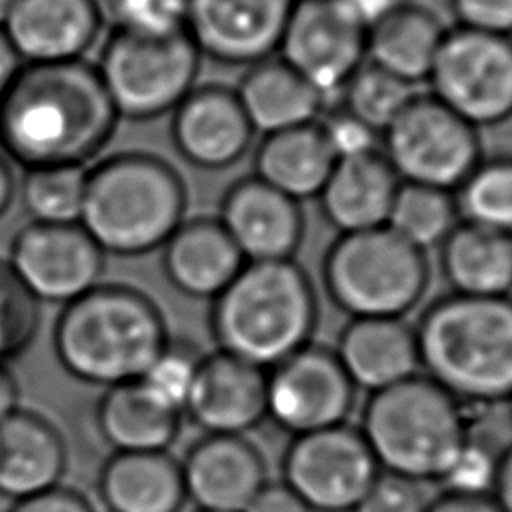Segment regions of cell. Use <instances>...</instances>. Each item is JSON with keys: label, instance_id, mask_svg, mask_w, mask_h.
<instances>
[{"label": "cell", "instance_id": "10", "mask_svg": "<svg viewBox=\"0 0 512 512\" xmlns=\"http://www.w3.org/2000/svg\"><path fill=\"white\" fill-rule=\"evenodd\" d=\"M428 92L474 128L512 118V36L448 28L426 78Z\"/></svg>", "mask_w": 512, "mask_h": 512}, {"label": "cell", "instance_id": "12", "mask_svg": "<svg viewBox=\"0 0 512 512\" xmlns=\"http://www.w3.org/2000/svg\"><path fill=\"white\" fill-rule=\"evenodd\" d=\"M356 392L334 348L310 342L266 370V420L290 438L346 424Z\"/></svg>", "mask_w": 512, "mask_h": 512}, {"label": "cell", "instance_id": "30", "mask_svg": "<svg viewBox=\"0 0 512 512\" xmlns=\"http://www.w3.org/2000/svg\"><path fill=\"white\" fill-rule=\"evenodd\" d=\"M96 426L114 452H166L180 434L182 414L134 380L104 388Z\"/></svg>", "mask_w": 512, "mask_h": 512}, {"label": "cell", "instance_id": "52", "mask_svg": "<svg viewBox=\"0 0 512 512\" xmlns=\"http://www.w3.org/2000/svg\"><path fill=\"white\" fill-rule=\"evenodd\" d=\"M196 512H208V510H196Z\"/></svg>", "mask_w": 512, "mask_h": 512}, {"label": "cell", "instance_id": "33", "mask_svg": "<svg viewBox=\"0 0 512 512\" xmlns=\"http://www.w3.org/2000/svg\"><path fill=\"white\" fill-rule=\"evenodd\" d=\"M88 166H46L24 170L18 194L30 222H78Z\"/></svg>", "mask_w": 512, "mask_h": 512}, {"label": "cell", "instance_id": "1", "mask_svg": "<svg viewBox=\"0 0 512 512\" xmlns=\"http://www.w3.org/2000/svg\"><path fill=\"white\" fill-rule=\"evenodd\" d=\"M118 114L94 64H22L0 98V154L24 170L86 166L114 134Z\"/></svg>", "mask_w": 512, "mask_h": 512}, {"label": "cell", "instance_id": "17", "mask_svg": "<svg viewBox=\"0 0 512 512\" xmlns=\"http://www.w3.org/2000/svg\"><path fill=\"white\" fill-rule=\"evenodd\" d=\"M170 114L176 152L200 170L234 166L256 134L234 88L222 84H196Z\"/></svg>", "mask_w": 512, "mask_h": 512}, {"label": "cell", "instance_id": "42", "mask_svg": "<svg viewBox=\"0 0 512 512\" xmlns=\"http://www.w3.org/2000/svg\"><path fill=\"white\" fill-rule=\"evenodd\" d=\"M6 512H96L88 498L78 490L54 486L46 492L12 502Z\"/></svg>", "mask_w": 512, "mask_h": 512}, {"label": "cell", "instance_id": "45", "mask_svg": "<svg viewBox=\"0 0 512 512\" xmlns=\"http://www.w3.org/2000/svg\"><path fill=\"white\" fill-rule=\"evenodd\" d=\"M500 512H512V444L500 452L498 476L490 496Z\"/></svg>", "mask_w": 512, "mask_h": 512}, {"label": "cell", "instance_id": "29", "mask_svg": "<svg viewBox=\"0 0 512 512\" xmlns=\"http://www.w3.org/2000/svg\"><path fill=\"white\" fill-rule=\"evenodd\" d=\"M438 248L450 292L480 298L512 296V234L460 220Z\"/></svg>", "mask_w": 512, "mask_h": 512}, {"label": "cell", "instance_id": "24", "mask_svg": "<svg viewBox=\"0 0 512 512\" xmlns=\"http://www.w3.org/2000/svg\"><path fill=\"white\" fill-rule=\"evenodd\" d=\"M68 466L62 432L34 410L0 420V496L12 502L60 486Z\"/></svg>", "mask_w": 512, "mask_h": 512}, {"label": "cell", "instance_id": "13", "mask_svg": "<svg viewBox=\"0 0 512 512\" xmlns=\"http://www.w3.org/2000/svg\"><path fill=\"white\" fill-rule=\"evenodd\" d=\"M366 34L344 0H294L278 56L328 98L366 62Z\"/></svg>", "mask_w": 512, "mask_h": 512}, {"label": "cell", "instance_id": "41", "mask_svg": "<svg viewBox=\"0 0 512 512\" xmlns=\"http://www.w3.org/2000/svg\"><path fill=\"white\" fill-rule=\"evenodd\" d=\"M454 26L512 36V0H448Z\"/></svg>", "mask_w": 512, "mask_h": 512}, {"label": "cell", "instance_id": "43", "mask_svg": "<svg viewBox=\"0 0 512 512\" xmlns=\"http://www.w3.org/2000/svg\"><path fill=\"white\" fill-rule=\"evenodd\" d=\"M244 512H312L282 480H268Z\"/></svg>", "mask_w": 512, "mask_h": 512}, {"label": "cell", "instance_id": "44", "mask_svg": "<svg viewBox=\"0 0 512 512\" xmlns=\"http://www.w3.org/2000/svg\"><path fill=\"white\" fill-rule=\"evenodd\" d=\"M426 512H500L490 496H458L442 492L430 500Z\"/></svg>", "mask_w": 512, "mask_h": 512}, {"label": "cell", "instance_id": "20", "mask_svg": "<svg viewBox=\"0 0 512 512\" xmlns=\"http://www.w3.org/2000/svg\"><path fill=\"white\" fill-rule=\"evenodd\" d=\"M100 28L92 0H14L2 24L24 64L80 60Z\"/></svg>", "mask_w": 512, "mask_h": 512}, {"label": "cell", "instance_id": "31", "mask_svg": "<svg viewBox=\"0 0 512 512\" xmlns=\"http://www.w3.org/2000/svg\"><path fill=\"white\" fill-rule=\"evenodd\" d=\"M460 222L450 190L400 182L386 226L404 242L426 252L438 248Z\"/></svg>", "mask_w": 512, "mask_h": 512}, {"label": "cell", "instance_id": "2", "mask_svg": "<svg viewBox=\"0 0 512 512\" xmlns=\"http://www.w3.org/2000/svg\"><path fill=\"white\" fill-rule=\"evenodd\" d=\"M420 372L458 402L492 406L512 398V296L446 292L414 324Z\"/></svg>", "mask_w": 512, "mask_h": 512}, {"label": "cell", "instance_id": "40", "mask_svg": "<svg viewBox=\"0 0 512 512\" xmlns=\"http://www.w3.org/2000/svg\"><path fill=\"white\" fill-rule=\"evenodd\" d=\"M318 124L336 160L378 150L380 134L374 132L370 126H366L362 120H358L354 114H350L342 104H338L326 116H320Z\"/></svg>", "mask_w": 512, "mask_h": 512}, {"label": "cell", "instance_id": "22", "mask_svg": "<svg viewBox=\"0 0 512 512\" xmlns=\"http://www.w3.org/2000/svg\"><path fill=\"white\" fill-rule=\"evenodd\" d=\"M400 178L382 150L338 158L316 200L338 234L386 226Z\"/></svg>", "mask_w": 512, "mask_h": 512}, {"label": "cell", "instance_id": "21", "mask_svg": "<svg viewBox=\"0 0 512 512\" xmlns=\"http://www.w3.org/2000/svg\"><path fill=\"white\" fill-rule=\"evenodd\" d=\"M334 354L356 390L368 394L420 374L416 332L404 318H350Z\"/></svg>", "mask_w": 512, "mask_h": 512}, {"label": "cell", "instance_id": "51", "mask_svg": "<svg viewBox=\"0 0 512 512\" xmlns=\"http://www.w3.org/2000/svg\"><path fill=\"white\" fill-rule=\"evenodd\" d=\"M508 406H510V416H512V398L508 400Z\"/></svg>", "mask_w": 512, "mask_h": 512}, {"label": "cell", "instance_id": "4", "mask_svg": "<svg viewBox=\"0 0 512 512\" xmlns=\"http://www.w3.org/2000/svg\"><path fill=\"white\" fill-rule=\"evenodd\" d=\"M318 314L312 278L294 258L244 262L210 300L208 328L216 350L270 370L312 342Z\"/></svg>", "mask_w": 512, "mask_h": 512}, {"label": "cell", "instance_id": "48", "mask_svg": "<svg viewBox=\"0 0 512 512\" xmlns=\"http://www.w3.org/2000/svg\"><path fill=\"white\" fill-rule=\"evenodd\" d=\"M344 2L364 22V26L370 28L384 14H388L400 0H344Z\"/></svg>", "mask_w": 512, "mask_h": 512}, {"label": "cell", "instance_id": "46", "mask_svg": "<svg viewBox=\"0 0 512 512\" xmlns=\"http://www.w3.org/2000/svg\"><path fill=\"white\" fill-rule=\"evenodd\" d=\"M20 386L6 362H0V420L10 416L20 406Z\"/></svg>", "mask_w": 512, "mask_h": 512}, {"label": "cell", "instance_id": "36", "mask_svg": "<svg viewBox=\"0 0 512 512\" xmlns=\"http://www.w3.org/2000/svg\"><path fill=\"white\" fill-rule=\"evenodd\" d=\"M204 352L190 340L172 338L154 358L140 382L166 406L184 416V404L192 390Z\"/></svg>", "mask_w": 512, "mask_h": 512}, {"label": "cell", "instance_id": "39", "mask_svg": "<svg viewBox=\"0 0 512 512\" xmlns=\"http://www.w3.org/2000/svg\"><path fill=\"white\" fill-rule=\"evenodd\" d=\"M428 504L424 484L380 472L352 512H426Z\"/></svg>", "mask_w": 512, "mask_h": 512}, {"label": "cell", "instance_id": "37", "mask_svg": "<svg viewBox=\"0 0 512 512\" xmlns=\"http://www.w3.org/2000/svg\"><path fill=\"white\" fill-rule=\"evenodd\" d=\"M500 452L502 450H496L486 440L468 436L436 484H440L442 492L448 494L492 496Z\"/></svg>", "mask_w": 512, "mask_h": 512}, {"label": "cell", "instance_id": "14", "mask_svg": "<svg viewBox=\"0 0 512 512\" xmlns=\"http://www.w3.org/2000/svg\"><path fill=\"white\" fill-rule=\"evenodd\" d=\"M106 254L78 224L28 222L10 244L8 264L42 304H68L96 284Z\"/></svg>", "mask_w": 512, "mask_h": 512}, {"label": "cell", "instance_id": "7", "mask_svg": "<svg viewBox=\"0 0 512 512\" xmlns=\"http://www.w3.org/2000/svg\"><path fill=\"white\" fill-rule=\"evenodd\" d=\"M426 252L388 226L338 234L322 258V286L350 318H404L428 290Z\"/></svg>", "mask_w": 512, "mask_h": 512}, {"label": "cell", "instance_id": "28", "mask_svg": "<svg viewBox=\"0 0 512 512\" xmlns=\"http://www.w3.org/2000/svg\"><path fill=\"white\" fill-rule=\"evenodd\" d=\"M334 162L336 156L316 120L262 134L254 150L252 174L296 202H304L318 196Z\"/></svg>", "mask_w": 512, "mask_h": 512}, {"label": "cell", "instance_id": "35", "mask_svg": "<svg viewBox=\"0 0 512 512\" xmlns=\"http://www.w3.org/2000/svg\"><path fill=\"white\" fill-rule=\"evenodd\" d=\"M40 328V302L22 286L6 258H0V362L24 354Z\"/></svg>", "mask_w": 512, "mask_h": 512}, {"label": "cell", "instance_id": "5", "mask_svg": "<svg viewBox=\"0 0 512 512\" xmlns=\"http://www.w3.org/2000/svg\"><path fill=\"white\" fill-rule=\"evenodd\" d=\"M186 186L164 158L126 150L86 168L78 224L104 254L142 256L164 246L186 218Z\"/></svg>", "mask_w": 512, "mask_h": 512}, {"label": "cell", "instance_id": "27", "mask_svg": "<svg viewBox=\"0 0 512 512\" xmlns=\"http://www.w3.org/2000/svg\"><path fill=\"white\" fill-rule=\"evenodd\" d=\"M446 30L440 16L428 6L400 0L368 28L366 60L416 86L426 82Z\"/></svg>", "mask_w": 512, "mask_h": 512}, {"label": "cell", "instance_id": "49", "mask_svg": "<svg viewBox=\"0 0 512 512\" xmlns=\"http://www.w3.org/2000/svg\"><path fill=\"white\" fill-rule=\"evenodd\" d=\"M16 178L12 172L10 162L0 154V218L6 214V210L10 208L14 196H16Z\"/></svg>", "mask_w": 512, "mask_h": 512}, {"label": "cell", "instance_id": "18", "mask_svg": "<svg viewBox=\"0 0 512 512\" xmlns=\"http://www.w3.org/2000/svg\"><path fill=\"white\" fill-rule=\"evenodd\" d=\"M180 468L186 500L208 512H244L268 482L264 454L248 436L204 434Z\"/></svg>", "mask_w": 512, "mask_h": 512}, {"label": "cell", "instance_id": "3", "mask_svg": "<svg viewBox=\"0 0 512 512\" xmlns=\"http://www.w3.org/2000/svg\"><path fill=\"white\" fill-rule=\"evenodd\" d=\"M168 340L162 310L146 292L106 282L64 304L52 330L60 366L104 388L140 380Z\"/></svg>", "mask_w": 512, "mask_h": 512}, {"label": "cell", "instance_id": "8", "mask_svg": "<svg viewBox=\"0 0 512 512\" xmlns=\"http://www.w3.org/2000/svg\"><path fill=\"white\" fill-rule=\"evenodd\" d=\"M200 62L184 28H118L94 66L118 118L152 120L170 114L196 86Z\"/></svg>", "mask_w": 512, "mask_h": 512}, {"label": "cell", "instance_id": "34", "mask_svg": "<svg viewBox=\"0 0 512 512\" xmlns=\"http://www.w3.org/2000/svg\"><path fill=\"white\" fill-rule=\"evenodd\" d=\"M416 94V86L366 60L342 86L340 104L382 134Z\"/></svg>", "mask_w": 512, "mask_h": 512}, {"label": "cell", "instance_id": "19", "mask_svg": "<svg viewBox=\"0 0 512 512\" xmlns=\"http://www.w3.org/2000/svg\"><path fill=\"white\" fill-rule=\"evenodd\" d=\"M204 434L246 436L266 420V370L232 354H204L184 404Z\"/></svg>", "mask_w": 512, "mask_h": 512}, {"label": "cell", "instance_id": "16", "mask_svg": "<svg viewBox=\"0 0 512 512\" xmlns=\"http://www.w3.org/2000/svg\"><path fill=\"white\" fill-rule=\"evenodd\" d=\"M216 218L246 262L292 260L306 230L300 202L254 174L224 190Z\"/></svg>", "mask_w": 512, "mask_h": 512}, {"label": "cell", "instance_id": "50", "mask_svg": "<svg viewBox=\"0 0 512 512\" xmlns=\"http://www.w3.org/2000/svg\"><path fill=\"white\" fill-rule=\"evenodd\" d=\"M12 2H14V0H0V26H2L4 20H6V14H8L10 6H12Z\"/></svg>", "mask_w": 512, "mask_h": 512}, {"label": "cell", "instance_id": "25", "mask_svg": "<svg viewBox=\"0 0 512 512\" xmlns=\"http://www.w3.org/2000/svg\"><path fill=\"white\" fill-rule=\"evenodd\" d=\"M234 92L260 134L316 122L328 100L278 54L248 66Z\"/></svg>", "mask_w": 512, "mask_h": 512}, {"label": "cell", "instance_id": "15", "mask_svg": "<svg viewBox=\"0 0 512 512\" xmlns=\"http://www.w3.org/2000/svg\"><path fill=\"white\" fill-rule=\"evenodd\" d=\"M294 0H186L184 32L202 58L252 66L278 54Z\"/></svg>", "mask_w": 512, "mask_h": 512}, {"label": "cell", "instance_id": "9", "mask_svg": "<svg viewBox=\"0 0 512 512\" xmlns=\"http://www.w3.org/2000/svg\"><path fill=\"white\" fill-rule=\"evenodd\" d=\"M380 150L400 182L454 192L478 164L480 130L430 92H416L380 134Z\"/></svg>", "mask_w": 512, "mask_h": 512}, {"label": "cell", "instance_id": "23", "mask_svg": "<svg viewBox=\"0 0 512 512\" xmlns=\"http://www.w3.org/2000/svg\"><path fill=\"white\" fill-rule=\"evenodd\" d=\"M244 262L216 216L184 218L162 246L166 280L180 294L196 300L216 298Z\"/></svg>", "mask_w": 512, "mask_h": 512}, {"label": "cell", "instance_id": "47", "mask_svg": "<svg viewBox=\"0 0 512 512\" xmlns=\"http://www.w3.org/2000/svg\"><path fill=\"white\" fill-rule=\"evenodd\" d=\"M22 64L24 62L20 60V56L16 54L14 46L10 44L8 36L4 34V30L0 26V98L8 90V86L12 84L14 76L22 68Z\"/></svg>", "mask_w": 512, "mask_h": 512}, {"label": "cell", "instance_id": "6", "mask_svg": "<svg viewBox=\"0 0 512 512\" xmlns=\"http://www.w3.org/2000/svg\"><path fill=\"white\" fill-rule=\"evenodd\" d=\"M382 472L438 482L470 436L466 406L422 372L368 394L358 424Z\"/></svg>", "mask_w": 512, "mask_h": 512}, {"label": "cell", "instance_id": "38", "mask_svg": "<svg viewBox=\"0 0 512 512\" xmlns=\"http://www.w3.org/2000/svg\"><path fill=\"white\" fill-rule=\"evenodd\" d=\"M102 24L110 30L184 28L186 0H92Z\"/></svg>", "mask_w": 512, "mask_h": 512}, {"label": "cell", "instance_id": "26", "mask_svg": "<svg viewBox=\"0 0 512 512\" xmlns=\"http://www.w3.org/2000/svg\"><path fill=\"white\" fill-rule=\"evenodd\" d=\"M98 496L108 512H182L180 460L166 452H114L100 468Z\"/></svg>", "mask_w": 512, "mask_h": 512}, {"label": "cell", "instance_id": "11", "mask_svg": "<svg viewBox=\"0 0 512 512\" xmlns=\"http://www.w3.org/2000/svg\"><path fill=\"white\" fill-rule=\"evenodd\" d=\"M380 466L358 426L292 436L282 454V482L312 512H352Z\"/></svg>", "mask_w": 512, "mask_h": 512}, {"label": "cell", "instance_id": "32", "mask_svg": "<svg viewBox=\"0 0 512 512\" xmlns=\"http://www.w3.org/2000/svg\"><path fill=\"white\" fill-rule=\"evenodd\" d=\"M460 220L512 234V156H482L456 186Z\"/></svg>", "mask_w": 512, "mask_h": 512}]
</instances>
